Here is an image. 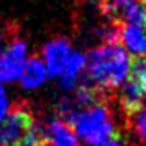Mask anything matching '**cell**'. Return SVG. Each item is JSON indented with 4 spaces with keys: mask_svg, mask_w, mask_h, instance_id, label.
<instances>
[{
    "mask_svg": "<svg viewBox=\"0 0 146 146\" xmlns=\"http://www.w3.org/2000/svg\"><path fill=\"white\" fill-rule=\"evenodd\" d=\"M84 69H86V56L82 53H76L74 51L72 56L67 61L64 71L59 76L62 89H66V90L74 89L76 84H77V80H79V77H80V74L84 72Z\"/></svg>",
    "mask_w": 146,
    "mask_h": 146,
    "instance_id": "obj_9",
    "label": "cell"
},
{
    "mask_svg": "<svg viewBox=\"0 0 146 146\" xmlns=\"http://www.w3.org/2000/svg\"><path fill=\"white\" fill-rule=\"evenodd\" d=\"M27 61V44L21 40H13L0 56V84L20 79Z\"/></svg>",
    "mask_w": 146,
    "mask_h": 146,
    "instance_id": "obj_4",
    "label": "cell"
},
{
    "mask_svg": "<svg viewBox=\"0 0 146 146\" xmlns=\"http://www.w3.org/2000/svg\"><path fill=\"white\" fill-rule=\"evenodd\" d=\"M141 3H145V5H146V0H141Z\"/></svg>",
    "mask_w": 146,
    "mask_h": 146,
    "instance_id": "obj_14",
    "label": "cell"
},
{
    "mask_svg": "<svg viewBox=\"0 0 146 146\" xmlns=\"http://www.w3.org/2000/svg\"><path fill=\"white\" fill-rule=\"evenodd\" d=\"M8 108H10V102H8L7 90H5L3 84H0V120L8 113Z\"/></svg>",
    "mask_w": 146,
    "mask_h": 146,
    "instance_id": "obj_12",
    "label": "cell"
},
{
    "mask_svg": "<svg viewBox=\"0 0 146 146\" xmlns=\"http://www.w3.org/2000/svg\"><path fill=\"white\" fill-rule=\"evenodd\" d=\"M125 80L131 82L133 86L146 97V56L130 59L128 76H126Z\"/></svg>",
    "mask_w": 146,
    "mask_h": 146,
    "instance_id": "obj_10",
    "label": "cell"
},
{
    "mask_svg": "<svg viewBox=\"0 0 146 146\" xmlns=\"http://www.w3.org/2000/svg\"><path fill=\"white\" fill-rule=\"evenodd\" d=\"M100 146H121V143H120V138H115V139H110V141H107V143H104V145Z\"/></svg>",
    "mask_w": 146,
    "mask_h": 146,
    "instance_id": "obj_13",
    "label": "cell"
},
{
    "mask_svg": "<svg viewBox=\"0 0 146 146\" xmlns=\"http://www.w3.org/2000/svg\"><path fill=\"white\" fill-rule=\"evenodd\" d=\"M38 125L27 108H13L0 120V145L18 146L20 141Z\"/></svg>",
    "mask_w": 146,
    "mask_h": 146,
    "instance_id": "obj_3",
    "label": "cell"
},
{
    "mask_svg": "<svg viewBox=\"0 0 146 146\" xmlns=\"http://www.w3.org/2000/svg\"><path fill=\"white\" fill-rule=\"evenodd\" d=\"M0 146H3V145H0Z\"/></svg>",
    "mask_w": 146,
    "mask_h": 146,
    "instance_id": "obj_15",
    "label": "cell"
},
{
    "mask_svg": "<svg viewBox=\"0 0 146 146\" xmlns=\"http://www.w3.org/2000/svg\"><path fill=\"white\" fill-rule=\"evenodd\" d=\"M66 118L77 138H80L87 146H100L110 139L120 138L110 110L104 104L95 102L92 105L72 112Z\"/></svg>",
    "mask_w": 146,
    "mask_h": 146,
    "instance_id": "obj_2",
    "label": "cell"
},
{
    "mask_svg": "<svg viewBox=\"0 0 146 146\" xmlns=\"http://www.w3.org/2000/svg\"><path fill=\"white\" fill-rule=\"evenodd\" d=\"M72 53L74 51L71 43L64 38H56V40L49 41L43 49V59H44L43 62H44L48 76L51 77L61 76Z\"/></svg>",
    "mask_w": 146,
    "mask_h": 146,
    "instance_id": "obj_5",
    "label": "cell"
},
{
    "mask_svg": "<svg viewBox=\"0 0 146 146\" xmlns=\"http://www.w3.org/2000/svg\"><path fill=\"white\" fill-rule=\"evenodd\" d=\"M133 117H135V123H133L135 133H136L139 141L146 146V100H145V104L141 105V108Z\"/></svg>",
    "mask_w": 146,
    "mask_h": 146,
    "instance_id": "obj_11",
    "label": "cell"
},
{
    "mask_svg": "<svg viewBox=\"0 0 146 146\" xmlns=\"http://www.w3.org/2000/svg\"><path fill=\"white\" fill-rule=\"evenodd\" d=\"M46 77H48L46 67H44V62L40 58L33 56V58L25 61L23 71L20 74V82L25 89H36V87L43 86Z\"/></svg>",
    "mask_w": 146,
    "mask_h": 146,
    "instance_id": "obj_8",
    "label": "cell"
},
{
    "mask_svg": "<svg viewBox=\"0 0 146 146\" xmlns=\"http://www.w3.org/2000/svg\"><path fill=\"white\" fill-rule=\"evenodd\" d=\"M41 131H43V143L48 146H80L79 138L72 126L64 120H51L44 128H41Z\"/></svg>",
    "mask_w": 146,
    "mask_h": 146,
    "instance_id": "obj_6",
    "label": "cell"
},
{
    "mask_svg": "<svg viewBox=\"0 0 146 146\" xmlns=\"http://www.w3.org/2000/svg\"><path fill=\"white\" fill-rule=\"evenodd\" d=\"M118 40L121 41V48L126 53H131L135 58L146 56V23H126L118 31Z\"/></svg>",
    "mask_w": 146,
    "mask_h": 146,
    "instance_id": "obj_7",
    "label": "cell"
},
{
    "mask_svg": "<svg viewBox=\"0 0 146 146\" xmlns=\"http://www.w3.org/2000/svg\"><path fill=\"white\" fill-rule=\"evenodd\" d=\"M130 67L128 53L118 43H107L92 49L86 58V82L102 90L117 89L125 82Z\"/></svg>",
    "mask_w": 146,
    "mask_h": 146,
    "instance_id": "obj_1",
    "label": "cell"
}]
</instances>
